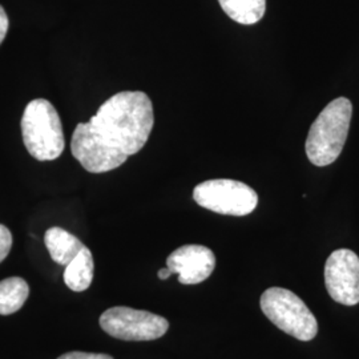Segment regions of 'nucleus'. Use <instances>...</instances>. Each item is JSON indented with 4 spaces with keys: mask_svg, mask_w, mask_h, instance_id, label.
I'll use <instances>...</instances> for the list:
<instances>
[{
    "mask_svg": "<svg viewBox=\"0 0 359 359\" xmlns=\"http://www.w3.org/2000/svg\"><path fill=\"white\" fill-rule=\"evenodd\" d=\"M154 124V105L147 93L118 92L102 104L88 123L77 124L71 152L90 173L114 170L142 151Z\"/></svg>",
    "mask_w": 359,
    "mask_h": 359,
    "instance_id": "obj_1",
    "label": "nucleus"
},
{
    "mask_svg": "<svg viewBox=\"0 0 359 359\" xmlns=\"http://www.w3.org/2000/svg\"><path fill=\"white\" fill-rule=\"evenodd\" d=\"M353 116V104L338 97L327 104L309 130L306 154L316 167H327L342 154Z\"/></svg>",
    "mask_w": 359,
    "mask_h": 359,
    "instance_id": "obj_2",
    "label": "nucleus"
},
{
    "mask_svg": "<svg viewBox=\"0 0 359 359\" xmlns=\"http://www.w3.org/2000/svg\"><path fill=\"white\" fill-rule=\"evenodd\" d=\"M22 135L28 154L39 161L56 160L65 151L60 116L46 99L28 103L22 117Z\"/></svg>",
    "mask_w": 359,
    "mask_h": 359,
    "instance_id": "obj_3",
    "label": "nucleus"
},
{
    "mask_svg": "<svg viewBox=\"0 0 359 359\" xmlns=\"http://www.w3.org/2000/svg\"><path fill=\"white\" fill-rule=\"evenodd\" d=\"M261 310L280 330L308 342L318 333V322L305 302L293 292L270 287L261 295Z\"/></svg>",
    "mask_w": 359,
    "mask_h": 359,
    "instance_id": "obj_4",
    "label": "nucleus"
},
{
    "mask_svg": "<svg viewBox=\"0 0 359 359\" xmlns=\"http://www.w3.org/2000/svg\"><path fill=\"white\" fill-rule=\"evenodd\" d=\"M194 201L219 215L243 217L258 205V194L241 181L229 179L208 180L193 191Z\"/></svg>",
    "mask_w": 359,
    "mask_h": 359,
    "instance_id": "obj_5",
    "label": "nucleus"
},
{
    "mask_svg": "<svg viewBox=\"0 0 359 359\" xmlns=\"http://www.w3.org/2000/svg\"><path fill=\"white\" fill-rule=\"evenodd\" d=\"M100 326L111 337L121 341H154L169 329V322L154 313L116 306L105 310Z\"/></svg>",
    "mask_w": 359,
    "mask_h": 359,
    "instance_id": "obj_6",
    "label": "nucleus"
},
{
    "mask_svg": "<svg viewBox=\"0 0 359 359\" xmlns=\"http://www.w3.org/2000/svg\"><path fill=\"white\" fill-rule=\"evenodd\" d=\"M325 283L335 302L345 306L359 304V257L348 249L333 252L325 265Z\"/></svg>",
    "mask_w": 359,
    "mask_h": 359,
    "instance_id": "obj_7",
    "label": "nucleus"
},
{
    "mask_svg": "<svg viewBox=\"0 0 359 359\" xmlns=\"http://www.w3.org/2000/svg\"><path fill=\"white\" fill-rule=\"evenodd\" d=\"M167 268L179 276L180 283L197 285L210 277L216 268V257L203 245H184L169 255Z\"/></svg>",
    "mask_w": 359,
    "mask_h": 359,
    "instance_id": "obj_8",
    "label": "nucleus"
},
{
    "mask_svg": "<svg viewBox=\"0 0 359 359\" xmlns=\"http://www.w3.org/2000/svg\"><path fill=\"white\" fill-rule=\"evenodd\" d=\"M44 244L52 259L62 266H67L84 249V244L77 237L57 226L46 231Z\"/></svg>",
    "mask_w": 359,
    "mask_h": 359,
    "instance_id": "obj_9",
    "label": "nucleus"
},
{
    "mask_svg": "<svg viewBox=\"0 0 359 359\" xmlns=\"http://www.w3.org/2000/svg\"><path fill=\"white\" fill-rule=\"evenodd\" d=\"M93 257L90 249H84L71 261L65 270V283L74 292L87 290L93 280Z\"/></svg>",
    "mask_w": 359,
    "mask_h": 359,
    "instance_id": "obj_10",
    "label": "nucleus"
},
{
    "mask_svg": "<svg viewBox=\"0 0 359 359\" xmlns=\"http://www.w3.org/2000/svg\"><path fill=\"white\" fill-rule=\"evenodd\" d=\"M218 3L231 20L244 26L258 23L266 10V0H218Z\"/></svg>",
    "mask_w": 359,
    "mask_h": 359,
    "instance_id": "obj_11",
    "label": "nucleus"
},
{
    "mask_svg": "<svg viewBox=\"0 0 359 359\" xmlns=\"http://www.w3.org/2000/svg\"><path fill=\"white\" fill-rule=\"evenodd\" d=\"M28 294V283L20 277H10L0 281V316H10L20 310Z\"/></svg>",
    "mask_w": 359,
    "mask_h": 359,
    "instance_id": "obj_12",
    "label": "nucleus"
},
{
    "mask_svg": "<svg viewBox=\"0 0 359 359\" xmlns=\"http://www.w3.org/2000/svg\"><path fill=\"white\" fill-rule=\"evenodd\" d=\"M13 248V234L10 229L0 224V262L6 259Z\"/></svg>",
    "mask_w": 359,
    "mask_h": 359,
    "instance_id": "obj_13",
    "label": "nucleus"
},
{
    "mask_svg": "<svg viewBox=\"0 0 359 359\" xmlns=\"http://www.w3.org/2000/svg\"><path fill=\"white\" fill-rule=\"evenodd\" d=\"M57 359H114L107 354H95V353H84V351H71L60 355Z\"/></svg>",
    "mask_w": 359,
    "mask_h": 359,
    "instance_id": "obj_14",
    "label": "nucleus"
},
{
    "mask_svg": "<svg viewBox=\"0 0 359 359\" xmlns=\"http://www.w3.org/2000/svg\"><path fill=\"white\" fill-rule=\"evenodd\" d=\"M8 27H10L8 16H7V13L4 11V8L0 6V44L3 43V40H4L7 32H8Z\"/></svg>",
    "mask_w": 359,
    "mask_h": 359,
    "instance_id": "obj_15",
    "label": "nucleus"
},
{
    "mask_svg": "<svg viewBox=\"0 0 359 359\" xmlns=\"http://www.w3.org/2000/svg\"><path fill=\"white\" fill-rule=\"evenodd\" d=\"M172 274H173V273L168 269V268H165V269H161L158 271V278H160V280H168Z\"/></svg>",
    "mask_w": 359,
    "mask_h": 359,
    "instance_id": "obj_16",
    "label": "nucleus"
}]
</instances>
